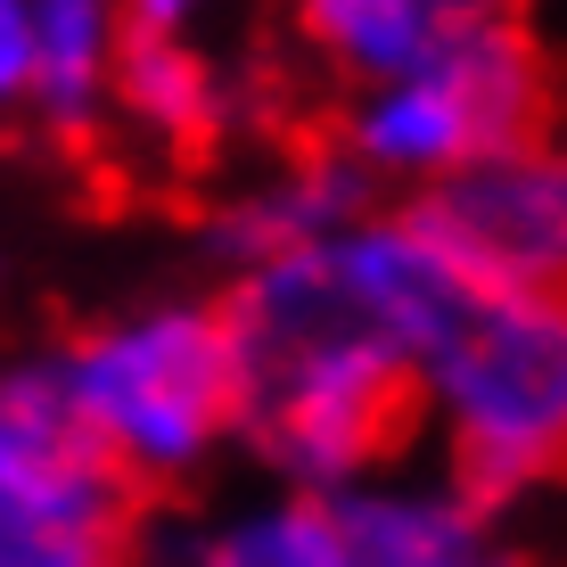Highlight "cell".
I'll return each instance as SVG.
<instances>
[{
	"mask_svg": "<svg viewBox=\"0 0 567 567\" xmlns=\"http://www.w3.org/2000/svg\"><path fill=\"white\" fill-rule=\"evenodd\" d=\"M25 74H33V25H25V0H0V115L25 107Z\"/></svg>",
	"mask_w": 567,
	"mask_h": 567,
	"instance_id": "4fadbf2b",
	"label": "cell"
},
{
	"mask_svg": "<svg viewBox=\"0 0 567 567\" xmlns=\"http://www.w3.org/2000/svg\"><path fill=\"white\" fill-rule=\"evenodd\" d=\"M132 485L91 453L50 362L0 370V567H132Z\"/></svg>",
	"mask_w": 567,
	"mask_h": 567,
	"instance_id": "5b68a950",
	"label": "cell"
},
{
	"mask_svg": "<svg viewBox=\"0 0 567 567\" xmlns=\"http://www.w3.org/2000/svg\"><path fill=\"white\" fill-rule=\"evenodd\" d=\"M403 214L444 247V264L477 297H551L567 264V173L543 141L420 189Z\"/></svg>",
	"mask_w": 567,
	"mask_h": 567,
	"instance_id": "8992f818",
	"label": "cell"
},
{
	"mask_svg": "<svg viewBox=\"0 0 567 567\" xmlns=\"http://www.w3.org/2000/svg\"><path fill=\"white\" fill-rule=\"evenodd\" d=\"M33 25V74H25V107L58 132H83L107 107V74H115V9L100 0H25Z\"/></svg>",
	"mask_w": 567,
	"mask_h": 567,
	"instance_id": "8fae6325",
	"label": "cell"
},
{
	"mask_svg": "<svg viewBox=\"0 0 567 567\" xmlns=\"http://www.w3.org/2000/svg\"><path fill=\"white\" fill-rule=\"evenodd\" d=\"M58 370L74 427L91 436L115 477H189L206 453L239 427V395H230V346L214 305H148L132 321L91 329Z\"/></svg>",
	"mask_w": 567,
	"mask_h": 567,
	"instance_id": "7a4b0ae2",
	"label": "cell"
},
{
	"mask_svg": "<svg viewBox=\"0 0 567 567\" xmlns=\"http://www.w3.org/2000/svg\"><path fill=\"white\" fill-rule=\"evenodd\" d=\"M420 412H436L468 511L526 494L567 436V312L559 297H477L468 321L427 354Z\"/></svg>",
	"mask_w": 567,
	"mask_h": 567,
	"instance_id": "3957f363",
	"label": "cell"
},
{
	"mask_svg": "<svg viewBox=\"0 0 567 567\" xmlns=\"http://www.w3.org/2000/svg\"><path fill=\"white\" fill-rule=\"evenodd\" d=\"M370 214V182H362V165L354 156H305V165H288V173H271V182L256 189H239V198L223 206V223H214V239L247 264H264V256H288V247H321V239H346Z\"/></svg>",
	"mask_w": 567,
	"mask_h": 567,
	"instance_id": "ba28073f",
	"label": "cell"
},
{
	"mask_svg": "<svg viewBox=\"0 0 567 567\" xmlns=\"http://www.w3.org/2000/svg\"><path fill=\"white\" fill-rule=\"evenodd\" d=\"M165 567H362V559L346 551L321 494H280L264 511H239L206 535H189Z\"/></svg>",
	"mask_w": 567,
	"mask_h": 567,
	"instance_id": "7c38bea8",
	"label": "cell"
},
{
	"mask_svg": "<svg viewBox=\"0 0 567 567\" xmlns=\"http://www.w3.org/2000/svg\"><path fill=\"white\" fill-rule=\"evenodd\" d=\"M543 42L502 9H461L436 58H420L403 83L362 91L346 115V156L362 182H453V173L485 165V156L535 148L543 132Z\"/></svg>",
	"mask_w": 567,
	"mask_h": 567,
	"instance_id": "277c9868",
	"label": "cell"
},
{
	"mask_svg": "<svg viewBox=\"0 0 567 567\" xmlns=\"http://www.w3.org/2000/svg\"><path fill=\"white\" fill-rule=\"evenodd\" d=\"M321 502L362 567H444V559L485 551V518L453 485L370 477V485H346V494H321Z\"/></svg>",
	"mask_w": 567,
	"mask_h": 567,
	"instance_id": "9c48e42d",
	"label": "cell"
},
{
	"mask_svg": "<svg viewBox=\"0 0 567 567\" xmlns=\"http://www.w3.org/2000/svg\"><path fill=\"white\" fill-rule=\"evenodd\" d=\"M214 321L230 346L239 427L297 494L386 477V461L420 427V362L354 297L338 239L247 264Z\"/></svg>",
	"mask_w": 567,
	"mask_h": 567,
	"instance_id": "6da1fadb",
	"label": "cell"
},
{
	"mask_svg": "<svg viewBox=\"0 0 567 567\" xmlns=\"http://www.w3.org/2000/svg\"><path fill=\"white\" fill-rule=\"evenodd\" d=\"M461 9L468 0H312L305 33L354 91H379V83H403L420 58H436L444 33L461 25Z\"/></svg>",
	"mask_w": 567,
	"mask_h": 567,
	"instance_id": "30bf717a",
	"label": "cell"
},
{
	"mask_svg": "<svg viewBox=\"0 0 567 567\" xmlns=\"http://www.w3.org/2000/svg\"><path fill=\"white\" fill-rule=\"evenodd\" d=\"M444 567H502L494 551H468V559H444Z\"/></svg>",
	"mask_w": 567,
	"mask_h": 567,
	"instance_id": "5bb4252c",
	"label": "cell"
},
{
	"mask_svg": "<svg viewBox=\"0 0 567 567\" xmlns=\"http://www.w3.org/2000/svg\"><path fill=\"white\" fill-rule=\"evenodd\" d=\"M107 107H124L148 141L165 148H206L223 141V124L239 115L230 66L198 42V17L156 0V9L115 17V74H107Z\"/></svg>",
	"mask_w": 567,
	"mask_h": 567,
	"instance_id": "52a82bcc",
	"label": "cell"
}]
</instances>
